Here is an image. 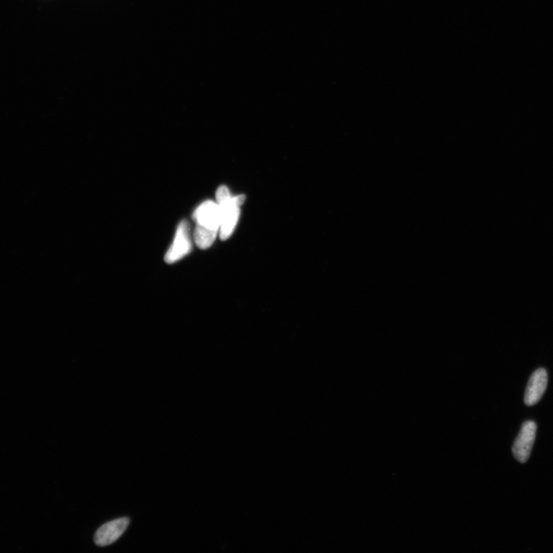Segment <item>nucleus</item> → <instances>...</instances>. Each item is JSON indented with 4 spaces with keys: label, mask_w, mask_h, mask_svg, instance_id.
I'll list each match as a JSON object with an SVG mask.
<instances>
[{
    "label": "nucleus",
    "mask_w": 553,
    "mask_h": 553,
    "mask_svg": "<svg viewBox=\"0 0 553 553\" xmlns=\"http://www.w3.org/2000/svg\"><path fill=\"white\" fill-rule=\"evenodd\" d=\"M195 227L194 242L203 250L210 249L220 236L221 216L215 201L207 200L199 205L193 213Z\"/></svg>",
    "instance_id": "1"
},
{
    "label": "nucleus",
    "mask_w": 553,
    "mask_h": 553,
    "mask_svg": "<svg viewBox=\"0 0 553 553\" xmlns=\"http://www.w3.org/2000/svg\"><path fill=\"white\" fill-rule=\"evenodd\" d=\"M215 198L221 216L220 238L224 241L229 239L236 229L240 217V208L246 201V196H233L229 188L221 186L217 188Z\"/></svg>",
    "instance_id": "2"
},
{
    "label": "nucleus",
    "mask_w": 553,
    "mask_h": 553,
    "mask_svg": "<svg viewBox=\"0 0 553 553\" xmlns=\"http://www.w3.org/2000/svg\"><path fill=\"white\" fill-rule=\"evenodd\" d=\"M193 234L188 222L181 221L177 227L173 241L166 253L165 261L167 264L173 265L189 255L193 251Z\"/></svg>",
    "instance_id": "3"
},
{
    "label": "nucleus",
    "mask_w": 553,
    "mask_h": 553,
    "mask_svg": "<svg viewBox=\"0 0 553 553\" xmlns=\"http://www.w3.org/2000/svg\"><path fill=\"white\" fill-rule=\"evenodd\" d=\"M537 430V423L529 421L525 422L513 446V455L521 464L527 463L530 457Z\"/></svg>",
    "instance_id": "4"
},
{
    "label": "nucleus",
    "mask_w": 553,
    "mask_h": 553,
    "mask_svg": "<svg viewBox=\"0 0 553 553\" xmlns=\"http://www.w3.org/2000/svg\"><path fill=\"white\" fill-rule=\"evenodd\" d=\"M130 523V520L124 518L103 525L95 534V543L101 547L111 545L122 537Z\"/></svg>",
    "instance_id": "5"
},
{
    "label": "nucleus",
    "mask_w": 553,
    "mask_h": 553,
    "mask_svg": "<svg viewBox=\"0 0 553 553\" xmlns=\"http://www.w3.org/2000/svg\"><path fill=\"white\" fill-rule=\"evenodd\" d=\"M547 384V370L544 368H540L535 371L530 377L527 389H525L524 397L525 405L530 406L537 404L545 393Z\"/></svg>",
    "instance_id": "6"
}]
</instances>
